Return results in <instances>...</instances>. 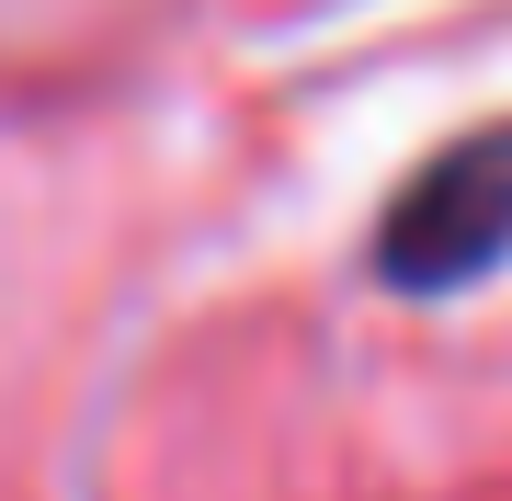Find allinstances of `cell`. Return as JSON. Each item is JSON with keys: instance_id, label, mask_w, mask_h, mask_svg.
<instances>
[{"instance_id": "6da1fadb", "label": "cell", "mask_w": 512, "mask_h": 501, "mask_svg": "<svg viewBox=\"0 0 512 501\" xmlns=\"http://www.w3.org/2000/svg\"><path fill=\"white\" fill-rule=\"evenodd\" d=\"M501 251H512V126L444 149V160L399 194V217H387V285L433 297V285L490 274Z\"/></svg>"}]
</instances>
